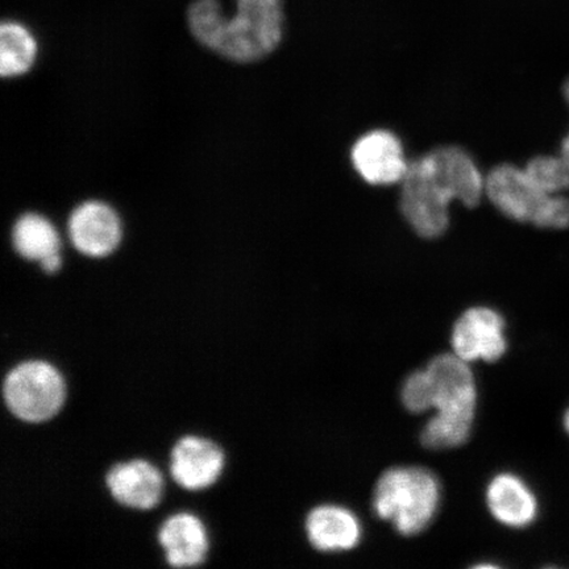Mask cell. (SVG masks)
<instances>
[{
    "instance_id": "cell-1",
    "label": "cell",
    "mask_w": 569,
    "mask_h": 569,
    "mask_svg": "<svg viewBox=\"0 0 569 569\" xmlns=\"http://www.w3.org/2000/svg\"><path fill=\"white\" fill-rule=\"evenodd\" d=\"M401 211L419 237L437 239L450 226L453 201L476 208L486 194V177L471 154L442 147L410 162L401 181Z\"/></svg>"
},
{
    "instance_id": "cell-2",
    "label": "cell",
    "mask_w": 569,
    "mask_h": 569,
    "mask_svg": "<svg viewBox=\"0 0 569 569\" xmlns=\"http://www.w3.org/2000/svg\"><path fill=\"white\" fill-rule=\"evenodd\" d=\"M191 36L223 59L249 63L266 59L281 44L283 0H237V13L226 18L219 0H193L187 11Z\"/></svg>"
},
{
    "instance_id": "cell-3",
    "label": "cell",
    "mask_w": 569,
    "mask_h": 569,
    "mask_svg": "<svg viewBox=\"0 0 569 569\" xmlns=\"http://www.w3.org/2000/svg\"><path fill=\"white\" fill-rule=\"evenodd\" d=\"M432 388V409L437 410L422 430L427 448H452L467 442L475 421V376L458 355L437 356L426 368Z\"/></svg>"
},
{
    "instance_id": "cell-4",
    "label": "cell",
    "mask_w": 569,
    "mask_h": 569,
    "mask_svg": "<svg viewBox=\"0 0 569 569\" xmlns=\"http://www.w3.org/2000/svg\"><path fill=\"white\" fill-rule=\"evenodd\" d=\"M440 502L437 476L421 467H397L383 472L373 493L377 517L402 536H416L429 526Z\"/></svg>"
},
{
    "instance_id": "cell-5",
    "label": "cell",
    "mask_w": 569,
    "mask_h": 569,
    "mask_svg": "<svg viewBox=\"0 0 569 569\" xmlns=\"http://www.w3.org/2000/svg\"><path fill=\"white\" fill-rule=\"evenodd\" d=\"M486 196L505 217L545 230L569 229V197L546 194L523 168L501 163L486 177Z\"/></svg>"
},
{
    "instance_id": "cell-6",
    "label": "cell",
    "mask_w": 569,
    "mask_h": 569,
    "mask_svg": "<svg viewBox=\"0 0 569 569\" xmlns=\"http://www.w3.org/2000/svg\"><path fill=\"white\" fill-rule=\"evenodd\" d=\"M66 398V383L47 361L20 362L4 377L3 400L20 421L39 423L51 419Z\"/></svg>"
},
{
    "instance_id": "cell-7",
    "label": "cell",
    "mask_w": 569,
    "mask_h": 569,
    "mask_svg": "<svg viewBox=\"0 0 569 569\" xmlns=\"http://www.w3.org/2000/svg\"><path fill=\"white\" fill-rule=\"evenodd\" d=\"M351 160L362 180L375 187L401 182L410 166L401 140L387 130L362 134L352 147Z\"/></svg>"
},
{
    "instance_id": "cell-8",
    "label": "cell",
    "mask_w": 569,
    "mask_h": 569,
    "mask_svg": "<svg viewBox=\"0 0 569 569\" xmlns=\"http://www.w3.org/2000/svg\"><path fill=\"white\" fill-rule=\"evenodd\" d=\"M452 348L467 362L501 359L508 348L503 318L486 306L468 309L455 323Z\"/></svg>"
},
{
    "instance_id": "cell-9",
    "label": "cell",
    "mask_w": 569,
    "mask_h": 569,
    "mask_svg": "<svg viewBox=\"0 0 569 569\" xmlns=\"http://www.w3.org/2000/svg\"><path fill=\"white\" fill-rule=\"evenodd\" d=\"M68 232L78 252L96 259L116 251L123 237L118 213L98 201L84 202L71 212Z\"/></svg>"
},
{
    "instance_id": "cell-10",
    "label": "cell",
    "mask_w": 569,
    "mask_h": 569,
    "mask_svg": "<svg viewBox=\"0 0 569 569\" xmlns=\"http://www.w3.org/2000/svg\"><path fill=\"white\" fill-rule=\"evenodd\" d=\"M223 466V451L204 438L183 437L170 453V475L178 486L188 490L210 487L222 473Z\"/></svg>"
},
{
    "instance_id": "cell-11",
    "label": "cell",
    "mask_w": 569,
    "mask_h": 569,
    "mask_svg": "<svg viewBox=\"0 0 569 569\" xmlns=\"http://www.w3.org/2000/svg\"><path fill=\"white\" fill-rule=\"evenodd\" d=\"M106 483L113 500L132 509L154 508L162 493L159 469L146 460H132L112 467L106 476Z\"/></svg>"
},
{
    "instance_id": "cell-12",
    "label": "cell",
    "mask_w": 569,
    "mask_h": 569,
    "mask_svg": "<svg viewBox=\"0 0 569 569\" xmlns=\"http://www.w3.org/2000/svg\"><path fill=\"white\" fill-rule=\"evenodd\" d=\"M306 532L311 546L319 551H347L359 545L361 525L351 510L322 505L306 518Z\"/></svg>"
},
{
    "instance_id": "cell-13",
    "label": "cell",
    "mask_w": 569,
    "mask_h": 569,
    "mask_svg": "<svg viewBox=\"0 0 569 569\" xmlns=\"http://www.w3.org/2000/svg\"><path fill=\"white\" fill-rule=\"evenodd\" d=\"M159 543L166 551L168 565L174 568L201 566L209 551L202 522L188 513L170 517L161 525Z\"/></svg>"
},
{
    "instance_id": "cell-14",
    "label": "cell",
    "mask_w": 569,
    "mask_h": 569,
    "mask_svg": "<svg viewBox=\"0 0 569 569\" xmlns=\"http://www.w3.org/2000/svg\"><path fill=\"white\" fill-rule=\"evenodd\" d=\"M487 503L498 522L526 528L538 516V501L531 489L516 475L501 473L489 482Z\"/></svg>"
},
{
    "instance_id": "cell-15",
    "label": "cell",
    "mask_w": 569,
    "mask_h": 569,
    "mask_svg": "<svg viewBox=\"0 0 569 569\" xmlns=\"http://www.w3.org/2000/svg\"><path fill=\"white\" fill-rule=\"evenodd\" d=\"M12 244L21 258L41 262L49 256L60 253L61 239L47 218L28 212L13 226Z\"/></svg>"
},
{
    "instance_id": "cell-16",
    "label": "cell",
    "mask_w": 569,
    "mask_h": 569,
    "mask_svg": "<svg viewBox=\"0 0 569 569\" xmlns=\"http://www.w3.org/2000/svg\"><path fill=\"white\" fill-rule=\"evenodd\" d=\"M38 54V46L30 31L17 21H4L0 27V74L12 78L26 74Z\"/></svg>"
},
{
    "instance_id": "cell-17",
    "label": "cell",
    "mask_w": 569,
    "mask_h": 569,
    "mask_svg": "<svg viewBox=\"0 0 569 569\" xmlns=\"http://www.w3.org/2000/svg\"><path fill=\"white\" fill-rule=\"evenodd\" d=\"M525 174L546 194H566L569 190V167L561 156H537L526 163Z\"/></svg>"
},
{
    "instance_id": "cell-18",
    "label": "cell",
    "mask_w": 569,
    "mask_h": 569,
    "mask_svg": "<svg viewBox=\"0 0 569 569\" xmlns=\"http://www.w3.org/2000/svg\"><path fill=\"white\" fill-rule=\"evenodd\" d=\"M401 398L405 408L416 415L432 409V388L426 369L408 377L402 387Z\"/></svg>"
},
{
    "instance_id": "cell-19",
    "label": "cell",
    "mask_w": 569,
    "mask_h": 569,
    "mask_svg": "<svg viewBox=\"0 0 569 569\" xmlns=\"http://www.w3.org/2000/svg\"><path fill=\"white\" fill-rule=\"evenodd\" d=\"M41 269L46 273H56L62 267V258L60 253L49 256V258L40 262Z\"/></svg>"
},
{
    "instance_id": "cell-20",
    "label": "cell",
    "mask_w": 569,
    "mask_h": 569,
    "mask_svg": "<svg viewBox=\"0 0 569 569\" xmlns=\"http://www.w3.org/2000/svg\"><path fill=\"white\" fill-rule=\"evenodd\" d=\"M560 156L565 159L567 166L569 167V132L566 134L563 141H561Z\"/></svg>"
},
{
    "instance_id": "cell-21",
    "label": "cell",
    "mask_w": 569,
    "mask_h": 569,
    "mask_svg": "<svg viewBox=\"0 0 569 569\" xmlns=\"http://www.w3.org/2000/svg\"><path fill=\"white\" fill-rule=\"evenodd\" d=\"M563 97L566 99V102L568 103L569 106V78L568 80L566 81V83L563 84Z\"/></svg>"
},
{
    "instance_id": "cell-22",
    "label": "cell",
    "mask_w": 569,
    "mask_h": 569,
    "mask_svg": "<svg viewBox=\"0 0 569 569\" xmlns=\"http://www.w3.org/2000/svg\"><path fill=\"white\" fill-rule=\"evenodd\" d=\"M565 426H566L567 431L569 432V410L566 412Z\"/></svg>"
}]
</instances>
